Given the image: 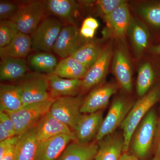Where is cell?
<instances>
[{
	"label": "cell",
	"instance_id": "6da1fadb",
	"mask_svg": "<svg viewBox=\"0 0 160 160\" xmlns=\"http://www.w3.org/2000/svg\"><path fill=\"white\" fill-rule=\"evenodd\" d=\"M160 98V87L156 86L133 104L121 126L124 141L123 152L129 151L132 137L135 130Z\"/></svg>",
	"mask_w": 160,
	"mask_h": 160
},
{
	"label": "cell",
	"instance_id": "7a4b0ae2",
	"mask_svg": "<svg viewBox=\"0 0 160 160\" xmlns=\"http://www.w3.org/2000/svg\"><path fill=\"white\" fill-rule=\"evenodd\" d=\"M158 120L155 111L151 109L132 137L129 149L141 160L147 157L154 144Z\"/></svg>",
	"mask_w": 160,
	"mask_h": 160
},
{
	"label": "cell",
	"instance_id": "3957f363",
	"mask_svg": "<svg viewBox=\"0 0 160 160\" xmlns=\"http://www.w3.org/2000/svg\"><path fill=\"white\" fill-rule=\"evenodd\" d=\"M46 12L44 1H29L20 4L17 12L9 20L18 31L32 34L44 19Z\"/></svg>",
	"mask_w": 160,
	"mask_h": 160
},
{
	"label": "cell",
	"instance_id": "277c9868",
	"mask_svg": "<svg viewBox=\"0 0 160 160\" xmlns=\"http://www.w3.org/2000/svg\"><path fill=\"white\" fill-rule=\"evenodd\" d=\"M54 99L24 105L14 112L7 113L14 123L17 135L20 136L35 127L38 122L49 111Z\"/></svg>",
	"mask_w": 160,
	"mask_h": 160
},
{
	"label": "cell",
	"instance_id": "5b68a950",
	"mask_svg": "<svg viewBox=\"0 0 160 160\" xmlns=\"http://www.w3.org/2000/svg\"><path fill=\"white\" fill-rule=\"evenodd\" d=\"M17 85L24 105L39 102L52 98L47 74L26 75Z\"/></svg>",
	"mask_w": 160,
	"mask_h": 160
},
{
	"label": "cell",
	"instance_id": "8992f818",
	"mask_svg": "<svg viewBox=\"0 0 160 160\" xmlns=\"http://www.w3.org/2000/svg\"><path fill=\"white\" fill-rule=\"evenodd\" d=\"M83 100L81 95L57 98L52 104L49 112L74 131L83 114L81 112Z\"/></svg>",
	"mask_w": 160,
	"mask_h": 160
},
{
	"label": "cell",
	"instance_id": "52a82bcc",
	"mask_svg": "<svg viewBox=\"0 0 160 160\" xmlns=\"http://www.w3.org/2000/svg\"><path fill=\"white\" fill-rule=\"evenodd\" d=\"M133 104L131 100L125 97L115 98L106 117L103 118L96 141L98 142L105 137L115 132L118 127L122 124Z\"/></svg>",
	"mask_w": 160,
	"mask_h": 160
},
{
	"label": "cell",
	"instance_id": "ba28073f",
	"mask_svg": "<svg viewBox=\"0 0 160 160\" xmlns=\"http://www.w3.org/2000/svg\"><path fill=\"white\" fill-rule=\"evenodd\" d=\"M62 27V22L55 18H44L31 34L32 49L46 52L52 51Z\"/></svg>",
	"mask_w": 160,
	"mask_h": 160
},
{
	"label": "cell",
	"instance_id": "9c48e42d",
	"mask_svg": "<svg viewBox=\"0 0 160 160\" xmlns=\"http://www.w3.org/2000/svg\"><path fill=\"white\" fill-rule=\"evenodd\" d=\"M87 40L81 36L80 30L75 25L67 24L62 28L52 51L64 58L71 55Z\"/></svg>",
	"mask_w": 160,
	"mask_h": 160
},
{
	"label": "cell",
	"instance_id": "30bf717a",
	"mask_svg": "<svg viewBox=\"0 0 160 160\" xmlns=\"http://www.w3.org/2000/svg\"><path fill=\"white\" fill-rule=\"evenodd\" d=\"M112 55V52L110 47L103 49L100 56L88 69L82 80V93L93 89L102 82L108 72Z\"/></svg>",
	"mask_w": 160,
	"mask_h": 160
},
{
	"label": "cell",
	"instance_id": "8fae6325",
	"mask_svg": "<svg viewBox=\"0 0 160 160\" xmlns=\"http://www.w3.org/2000/svg\"><path fill=\"white\" fill-rule=\"evenodd\" d=\"M118 88L117 85L114 83L102 84L93 88L84 99L81 112L86 114L102 110L108 106Z\"/></svg>",
	"mask_w": 160,
	"mask_h": 160
},
{
	"label": "cell",
	"instance_id": "7c38bea8",
	"mask_svg": "<svg viewBox=\"0 0 160 160\" xmlns=\"http://www.w3.org/2000/svg\"><path fill=\"white\" fill-rule=\"evenodd\" d=\"M102 110L83 114L74 130L75 141L82 144L96 139L103 120Z\"/></svg>",
	"mask_w": 160,
	"mask_h": 160
},
{
	"label": "cell",
	"instance_id": "4fadbf2b",
	"mask_svg": "<svg viewBox=\"0 0 160 160\" xmlns=\"http://www.w3.org/2000/svg\"><path fill=\"white\" fill-rule=\"evenodd\" d=\"M112 71L120 86L130 92L132 87V72L129 57L126 49L118 48L113 54Z\"/></svg>",
	"mask_w": 160,
	"mask_h": 160
},
{
	"label": "cell",
	"instance_id": "5bb4252c",
	"mask_svg": "<svg viewBox=\"0 0 160 160\" xmlns=\"http://www.w3.org/2000/svg\"><path fill=\"white\" fill-rule=\"evenodd\" d=\"M75 140L74 132L60 135L40 142L36 160H56L69 143Z\"/></svg>",
	"mask_w": 160,
	"mask_h": 160
},
{
	"label": "cell",
	"instance_id": "9a60e30c",
	"mask_svg": "<svg viewBox=\"0 0 160 160\" xmlns=\"http://www.w3.org/2000/svg\"><path fill=\"white\" fill-rule=\"evenodd\" d=\"M37 136L42 142L60 135L70 134L74 132L66 124L60 122L48 111L36 125Z\"/></svg>",
	"mask_w": 160,
	"mask_h": 160
},
{
	"label": "cell",
	"instance_id": "2e32d148",
	"mask_svg": "<svg viewBox=\"0 0 160 160\" xmlns=\"http://www.w3.org/2000/svg\"><path fill=\"white\" fill-rule=\"evenodd\" d=\"M47 74L49 92L52 98L75 97L81 92L82 80L64 78L52 73Z\"/></svg>",
	"mask_w": 160,
	"mask_h": 160
},
{
	"label": "cell",
	"instance_id": "e0dca14e",
	"mask_svg": "<svg viewBox=\"0 0 160 160\" xmlns=\"http://www.w3.org/2000/svg\"><path fill=\"white\" fill-rule=\"evenodd\" d=\"M99 149L94 160H118L123 152V134L115 132L98 141Z\"/></svg>",
	"mask_w": 160,
	"mask_h": 160
},
{
	"label": "cell",
	"instance_id": "ac0fdd59",
	"mask_svg": "<svg viewBox=\"0 0 160 160\" xmlns=\"http://www.w3.org/2000/svg\"><path fill=\"white\" fill-rule=\"evenodd\" d=\"M46 12L54 15L68 24H73L78 14L79 5L72 0L44 1Z\"/></svg>",
	"mask_w": 160,
	"mask_h": 160
},
{
	"label": "cell",
	"instance_id": "d6986e66",
	"mask_svg": "<svg viewBox=\"0 0 160 160\" xmlns=\"http://www.w3.org/2000/svg\"><path fill=\"white\" fill-rule=\"evenodd\" d=\"M98 149L97 141L82 144L74 141L69 143L56 160H93Z\"/></svg>",
	"mask_w": 160,
	"mask_h": 160
},
{
	"label": "cell",
	"instance_id": "ffe728a7",
	"mask_svg": "<svg viewBox=\"0 0 160 160\" xmlns=\"http://www.w3.org/2000/svg\"><path fill=\"white\" fill-rule=\"evenodd\" d=\"M32 48L31 38L29 35L18 31L9 45L0 48V56L1 59H24L29 54Z\"/></svg>",
	"mask_w": 160,
	"mask_h": 160
},
{
	"label": "cell",
	"instance_id": "44dd1931",
	"mask_svg": "<svg viewBox=\"0 0 160 160\" xmlns=\"http://www.w3.org/2000/svg\"><path fill=\"white\" fill-rule=\"evenodd\" d=\"M132 18L129 7L125 1L118 6L105 21L117 37L123 38L128 30Z\"/></svg>",
	"mask_w": 160,
	"mask_h": 160
},
{
	"label": "cell",
	"instance_id": "7402d4cb",
	"mask_svg": "<svg viewBox=\"0 0 160 160\" xmlns=\"http://www.w3.org/2000/svg\"><path fill=\"white\" fill-rule=\"evenodd\" d=\"M39 142L35 126L20 135L17 145L16 160H36Z\"/></svg>",
	"mask_w": 160,
	"mask_h": 160
},
{
	"label": "cell",
	"instance_id": "603a6c76",
	"mask_svg": "<svg viewBox=\"0 0 160 160\" xmlns=\"http://www.w3.org/2000/svg\"><path fill=\"white\" fill-rule=\"evenodd\" d=\"M24 106L17 85H0V111L10 113L18 111Z\"/></svg>",
	"mask_w": 160,
	"mask_h": 160
},
{
	"label": "cell",
	"instance_id": "cb8c5ba5",
	"mask_svg": "<svg viewBox=\"0 0 160 160\" xmlns=\"http://www.w3.org/2000/svg\"><path fill=\"white\" fill-rule=\"evenodd\" d=\"M28 70L25 59H1L0 80L1 81H7L22 79L27 75Z\"/></svg>",
	"mask_w": 160,
	"mask_h": 160
},
{
	"label": "cell",
	"instance_id": "d4e9b609",
	"mask_svg": "<svg viewBox=\"0 0 160 160\" xmlns=\"http://www.w3.org/2000/svg\"><path fill=\"white\" fill-rule=\"evenodd\" d=\"M88 69L71 56L63 58L52 72L64 78L82 80Z\"/></svg>",
	"mask_w": 160,
	"mask_h": 160
},
{
	"label": "cell",
	"instance_id": "484cf974",
	"mask_svg": "<svg viewBox=\"0 0 160 160\" xmlns=\"http://www.w3.org/2000/svg\"><path fill=\"white\" fill-rule=\"evenodd\" d=\"M127 32L135 51L138 56H140L149 45V33L148 29L139 20L132 18Z\"/></svg>",
	"mask_w": 160,
	"mask_h": 160
},
{
	"label": "cell",
	"instance_id": "4316f807",
	"mask_svg": "<svg viewBox=\"0 0 160 160\" xmlns=\"http://www.w3.org/2000/svg\"><path fill=\"white\" fill-rule=\"evenodd\" d=\"M87 41L70 56L82 64L88 70L95 62L103 49L96 42L90 40Z\"/></svg>",
	"mask_w": 160,
	"mask_h": 160
},
{
	"label": "cell",
	"instance_id": "83f0119b",
	"mask_svg": "<svg viewBox=\"0 0 160 160\" xmlns=\"http://www.w3.org/2000/svg\"><path fill=\"white\" fill-rule=\"evenodd\" d=\"M28 61L35 70L47 74L52 73L58 64L54 55L46 52L31 55L28 58Z\"/></svg>",
	"mask_w": 160,
	"mask_h": 160
},
{
	"label": "cell",
	"instance_id": "f1b7e54d",
	"mask_svg": "<svg viewBox=\"0 0 160 160\" xmlns=\"http://www.w3.org/2000/svg\"><path fill=\"white\" fill-rule=\"evenodd\" d=\"M154 78V70L151 64L148 62L142 64L138 71L136 83L137 92L140 98L150 90Z\"/></svg>",
	"mask_w": 160,
	"mask_h": 160
},
{
	"label": "cell",
	"instance_id": "f546056e",
	"mask_svg": "<svg viewBox=\"0 0 160 160\" xmlns=\"http://www.w3.org/2000/svg\"><path fill=\"white\" fill-rule=\"evenodd\" d=\"M139 12L150 25L160 27V3L143 5L140 7Z\"/></svg>",
	"mask_w": 160,
	"mask_h": 160
},
{
	"label": "cell",
	"instance_id": "4dcf8cb0",
	"mask_svg": "<svg viewBox=\"0 0 160 160\" xmlns=\"http://www.w3.org/2000/svg\"><path fill=\"white\" fill-rule=\"evenodd\" d=\"M16 135L14 123L9 114L0 111V142Z\"/></svg>",
	"mask_w": 160,
	"mask_h": 160
},
{
	"label": "cell",
	"instance_id": "1f68e13d",
	"mask_svg": "<svg viewBox=\"0 0 160 160\" xmlns=\"http://www.w3.org/2000/svg\"><path fill=\"white\" fill-rule=\"evenodd\" d=\"M18 30L9 20L1 21L0 48L9 45L17 33Z\"/></svg>",
	"mask_w": 160,
	"mask_h": 160
},
{
	"label": "cell",
	"instance_id": "d6a6232c",
	"mask_svg": "<svg viewBox=\"0 0 160 160\" xmlns=\"http://www.w3.org/2000/svg\"><path fill=\"white\" fill-rule=\"evenodd\" d=\"M125 1L124 0H99L95 1L97 12L104 20L106 19L118 6Z\"/></svg>",
	"mask_w": 160,
	"mask_h": 160
},
{
	"label": "cell",
	"instance_id": "836d02e7",
	"mask_svg": "<svg viewBox=\"0 0 160 160\" xmlns=\"http://www.w3.org/2000/svg\"><path fill=\"white\" fill-rule=\"evenodd\" d=\"M20 7V4L10 1L0 2V19L9 20L16 14Z\"/></svg>",
	"mask_w": 160,
	"mask_h": 160
},
{
	"label": "cell",
	"instance_id": "e575fe53",
	"mask_svg": "<svg viewBox=\"0 0 160 160\" xmlns=\"http://www.w3.org/2000/svg\"><path fill=\"white\" fill-rule=\"evenodd\" d=\"M19 139V136L16 135L0 142V158L2 157L12 146L17 144Z\"/></svg>",
	"mask_w": 160,
	"mask_h": 160
},
{
	"label": "cell",
	"instance_id": "d590c367",
	"mask_svg": "<svg viewBox=\"0 0 160 160\" xmlns=\"http://www.w3.org/2000/svg\"><path fill=\"white\" fill-rule=\"evenodd\" d=\"M155 154L156 156L160 157V117L158 120L154 144Z\"/></svg>",
	"mask_w": 160,
	"mask_h": 160
},
{
	"label": "cell",
	"instance_id": "8d00e7d4",
	"mask_svg": "<svg viewBox=\"0 0 160 160\" xmlns=\"http://www.w3.org/2000/svg\"><path fill=\"white\" fill-rule=\"evenodd\" d=\"M81 36L86 40H91L94 37L96 30L82 25L80 29Z\"/></svg>",
	"mask_w": 160,
	"mask_h": 160
},
{
	"label": "cell",
	"instance_id": "74e56055",
	"mask_svg": "<svg viewBox=\"0 0 160 160\" xmlns=\"http://www.w3.org/2000/svg\"><path fill=\"white\" fill-rule=\"evenodd\" d=\"M18 143L6 151L2 156L0 158V160H16V147Z\"/></svg>",
	"mask_w": 160,
	"mask_h": 160
},
{
	"label": "cell",
	"instance_id": "f35d334b",
	"mask_svg": "<svg viewBox=\"0 0 160 160\" xmlns=\"http://www.w3.org/2000/svg\"><path fill=\"white\" fill-rule=\"evenodd\" d=\"M82 25L89 27L95 30H96L99 26L98 20L91 17L86 18L83 21Z\"/></svg>",
	"mask_w": 160,
	"mask_h": 160
},
{
	"label": "cell",
	"instance_id": "ab89813d",
	"mask_svg": "<svg viewBox=\"0 0 160 160\" xmlns=\"http://www.w3.org/2000/svg\"><path fill=\"white\" fill-rule=\"evenodd\" d=\"M118 160H141L138 157L133 153L128 152H124L122 153Z\"/></svg>",
	"mask_w": 160,
	"mask_h": 160
},
{
	"label": "cell",
	"instance_id": "60d3db41",
	"mask_svg": "<svg viewBox=\"0 0 160 160\" xmlns=\"http://www.w3.org/2000/svg\"><path fill=\"white\" fill-rule=\"evenodd\" d=\"M151 52L155 54H160V44L152 47Z\"/></svg>",
	"mask_w": 160,
	"mask_h": 160
},
{
	"label": "cell",
	"instance_id": "b9f144b4",
	"mask_svg": "<svg viewBox=\"0 0 160 160\" xmlns=\"http://www.w3.org/2000/svg\"><path fill=\"white\" fill-rule=\"evenodd\" d=\"M151 160H160V157L155 156Z\"/></svg>",
	"mask_w": 160,
	"mask_h": 160
}]
</instances>
